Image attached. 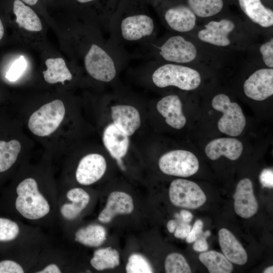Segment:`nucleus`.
Returning a JSON list of instances; mask_svg holds the SVG:
<instances>
[{"instance_id":"obj_35","label":"nucleus","mask_w":273,"mask_h":273,"mask_svg":"<svg viewBox=\"0 0 273 273\" xmlns=\"http://www.w3.org/2000/svg\"><path fill=\"white\" fill-rule=\"evenodd\" d=\"M203 223L200 219L197 220L187 237L186 242L188 243L194 242L202 233Z\"/></svg>"},{"instance_id":"obj_41","label":"nucleus","mask_w":273,"mask_h":273,"mask_svg":"<svg viewBox=\"0 0 273 273\" xmlns=\"http://www.w3.org/2000/svg\"><path fill=\"white\" fill-rule=\"evenodd\" d=\"M178 222V220L177 219L170 220L167 222V228L169 232L172 233L174 232Z\"/></svg>"},{"instance_id":"obj_14","label":"nucleus","mask_w":273,"mask_h":273,"mask_svg":"<svg viewBox=\"0 0 273 273\" xmlns=\"http://www.w3.org/2000/svg\"><path fill=\"white\" fill-rule=\"evenodd\" d=\"M113 123L128 136L132 135L141 126L138 110L128 105H116L111 107Z\"/></svg>"},{"instance_id":"obj_32","label":"nucleus","mask_w":273,"mask_h":273,"mask_svg":"<svg viewBox=\"0 0 273 273\" xmlns=\"http://www.w3.org/2000/svg\"><path fill=\"white\" fill-rule=\"evenodd\" d=\"M27 62L25 58L21 56L12 64L6 74V78L11 81L17 80L25 70Z\"/></svg>"},{"instance_id":"obj_34","label":"nucleus","mask_w":273,"mask_h":273,"mask_svg":"<svg viewBox=\"0 0 273 273\" xmlns=\"http://www.w3.org/2000/svg\"><path fill=\"white\" fill-rule=\"evenodd\" d=\"M22 266L17 262L10 260L0 262V273H23Z\"/></svg>"},{"instance_id":"obj_15","label":"nucleus","mask_w":273,"mask_h":273,"mask_svg":"<svg viewBox=\"0 0 273 273\" xmlns=\"http://www.w3.org/2000/svg\"><path fill=\"white\" fill-rule=\"evenodd\" d=\"M133 208V200L129 194L114 191L109 194L106 206L99 215L98 219L102 222L108 223L117 214L131 213Z\"/></svg>"},{"instance_id":"obj_27","label":"nucleus","mask_w":273,"mask_h":273,"mask_svg":"<svg viewBox=\"0 0 273 273\" xmlns=\"http://www.w3.org/2000/svg\"><path fill=\"white\" fill-rule=\"evenodd\" d=\"M21 149V144L17 140L8 142L0 141V172L7 170L13 165Z\"/></svg>"},{"instance_id":"obj_6","label":"nucleus","mask_w":273,"mask_h":273,"mask_svg":"<svg viewBox=\"0 0 273 273\" xmlns=\"http://www.w3.org/2000/svg\"><path fill=\"white\" fill-rule=\"evenodd\" d=\"M213 108L222 113L218 122V128L227 135H239L246 125V118L239 104L232 102L226 95L220 94L212 101Z\"/></svg>"},{"instance_id":"obj_8","label":"nucleus","mask_w":273,"mask_h":273,"mask_svg":"<svg viewBox=\"0 0 273 273\" xmlns=\"http://www.w3.org/2000/svg\"><path fill=\"white\" fill-rule=\"evenodd\" d=\"M169 197L174 205L193 209L202 206L206 201L205 194L196 183L182 178L171 182Z\"/></svg>"},{"instance_id":"obj_26","label":"nucleus","mask_w":273,"mask_h":273,"mask_svg":"<svg viewBox=\"0 0 273 273\" xmlns=\"http://www.w3.org/2000/svg\"><path fill=\"white\" fill-rule=\"evenodd\" d=\"M91 265L97 270L113 268L120 263V256L117 250L111 247L96 250L90 261Z\"/></svg>"},{"instance_id":"obj_3","label":"nucleus","mask_w":273,"mask_h":273,"mask_svg":"<svg viewBox=\"0 0 273 273\" xmlns=\"http://www.w3.org/2000/svg\"><path fill=\"white\" fill-rule=\"evenodd\" d=\"M142 66L152 84L158 88L174 86L184 90L197 88L201 81L199 73L184 65L149 60Z\"/></svg>"},{"instance_id":"obj_37","label":"nucleus","mask_w":273,"mask_h":273,"mask_svg":"<svg viewBox=\"0 0 273 273\" xmlns=\"http://www.w3.org/2000/svg\"><path fill=\"white\" fill-rule=\"evenodd\" d=\"M259 180L263 187L269 189L273 187V172L271 169H264L259 175Z\"/></svg>"},{"instance_id":"obj_42","label":"nucleus","mask_w":273,"mask_h":273,"mask_svg":"<svg viewBox=\"0 0 273 273\" xmlns=\"http://www.w3.org/2000/svg\"><path fill=\"white\" fill-rule=\"evenodd\" d=\"M4 32H5L3 22L1 19H0V41L3 37V36L4 35Z\"/></svg>"},{"instance_id":"obj_46","label":"nucleus","mask_w":273,"mask_h":273,"mask_svg":"<svg viewBox=\"0 0 273 273\" xmlns=\"http://www.w3.org/2000/svg\"><path fill=\"white\" fill-rule=\"evenodd\" d=\"M203 235L207 238V237L209 236L210 235V232L209 231H207L204 233H202Z\"/></svg>"},{"instance_id":"obj_21","label":"nucleus","mask_w":273,"mask_h":273,"mask_svg":"<svg viewBox=\"0 0 273 273\" xmlns=\"http://www.w3.org/2000/svg\"><path fill=\"white\" fill-rule=\"evenodd\" d=\"M13 13L19 27L27 31L38 32L42 29L41 21L35 12L20 0L13 3Z\"/></svg>"},{"instance_id":"obj_13","label":"nucleus","mask_w":273,"mask_h":273,"mask_svg":"<svg viewBox=\"0 0 273 273\" xmlns=\"http://www.w3.org/2000/svg\"><path fill=\"white\" fill-rule=\"evenodd\" d=\"M235 27L233 21L227 19L211 21L198 33L201 41L219 47H227L231 43L229 35Z\"/></svg>"},{"instance_id":"obj_12","label":"nucleus","mask_w":273,"mask_h":273,"mask_svg":"<svg viewBox=\"0 0 273 273\" xmlns=\"http://www.w3.org/2000/svg\"><path fill=\"white\" fill-rule=\"evenodd\" d=\"M233 198L235 212L241 217L248 218L257 212L258 204L249 178H245L239 181Z\"/></svg>"},{"instance_id":"obj_23","label":"nucleus","mask_w":273,"mask_h":273,"mask_svg":"<svg viewBox=\"0 0 273 273\" xmlns=\"http://www.w3.org/2000/svg\"><path fill=\"white\" fill-rule=\"evenodd\" d=\"M45 64L47 69L42 72V74L47 82L63 83L65 81L72 79V74L62 58H48L46 60Z\"/></svg>"},{"instance_id":"obj_18","label":"nucleus","mask_w":273,"mask_h":273,"mask_svg":"<svg viewBox=\"0 0 273 273\" xmlns=\"http://www.w3.org/2000/svg\"><path fill=\"white\" fill-rule=\"evenodd\" d=\"M103 142L112 157L120 160L126 154L129 148V138L113 123L105 128Z\"/></svg>"},{"instance_id":"obj_33","label":"nucleus","mask_w":273,"mask_h":273,"mask_svg":"<svg viewBox=\"0 0 273 273\" xmlns=\"http://www.w3.org/2000/svg\"><path fill=\"white\" fill-rule=\"evenodd\" d=\"M262 60L266 66L273 68V39L263 43L259 48Z\"/></svg>"},{"instance_id":"obj_28","label":"nucleus","mask_w":273,"mask_h":273,"mask_svg":"<svg viewBox=\"0 0 273 273\" xmlns=\"http://www.w3.org/2000/svg\"><path fill=\"white\" fill-rule=\"evenodd\" d=\"M187 2L195 15L201 18L215 15L223 7V0H187Z\"/></svg>"},{"instance_id":"obj_24","label":"nucleus","mask_w":273,"mask_h":273,"mask_svg":"<svg viewBox=\"0 0 273 273\" xmlns=\"http://www.w3.org/2000/svg\"><path fill=\"white\" fill-rule=\"evenodd\" d=\"M106 239L105 229L99 224H90L79 229L75 234V240L85 246H101Z\"/></svg>"},{"instance_id":"obj_31","label":"nucleus","mask_w":273,"mask_h":273,"mask_svg":"<svg viewBox=\"0 0 273 273\" xmlns=\"http://www.w3.org/2000/svg\"><path fill=\"white\" fill-rule=\"evenodd\" d=\"M19 231V226L16 222L0 217V241L7 242L15 239Z\"/></svg>"},{"instance_id":"obj_11","label":"nucleus","mask_w":273,"mask_h":273,"mask_svg":"<svg viewBox=\"0 0 273 273\" xmlns=\"http://www.w3.org/2000/svg\"><path fill=\"white\" fill-rule=\"evenodd\" d=\"M107 168L105 158L97 153L89 154L79 161L75 177L77 182L84 186L98 181L104 174Z\"/></svg>"},{"instance_id":"obj_25","label":"nucleus","mask_w":273,"mask_h":273,"mask_svg":"<svg viewBox=\"0 0 273 273\" xmlns=\"http://www.w3.org/2000/svg\"><path fill=\"white\" fill-rule=\"evenodd\" d=\"M199 259L210 273H230L233 269L231 262L223 254L216 251L201 253Z\"/></svg>"},{"instance_id":"obj_2","label":"nucleus","mask_w":273,"mask_h":273,"mask_svg":"<svg viewBox=\"0 0 273 273\" xmlns=\"http://www.w3.org/2000/svg\"><path fill=\"white\" fill-rule=\"evenodd\" d=\"M145 10L123 8L114 12L108 25L109 39L123 48L128 45L139 47L156 39V22Z\"/></svg>"},{"instance_id":"obj_16","label":"nucleus","mask_w":273,"mask_h":273,"mask_svg":"<svg viewBox=\"0 0 273 273\" xmlns=\"http://www.w3.org/2000/svg\"><path fill=\"white\" fill-rule=\"evenodd\" d=\"M158 112L165 118L166 123L179 129L186 123V118L182 110V103L176 95H169L161 99L157 103Z\"/></svg>"},{"instance_id":"obj_5","label":"nucleus","mask_w":273,"mask_h":273,"mask_svg":"<svg viewBox=\"0 0 273 273\" xmlns=\"http://www.w3.org/2000/svg\"><path fill=\"white\" fill-rule=\"evenodd\" d=\"M65 108L60 100L47 103L33 112L28 121V127L35 135H49L54 132L63 121Z\"/></svg>"},{"instance_id":"obj_7","label":"nucleus","mask_w":273,"mask_h":273,"mask_svg":"<svg viewBox=\"0 0 273 273\" xmlns=\"http://www.w3.org/2000/svg\"><path fill=\"white\" fill-rule=\"evenodd\" d=\"M160 170L164 173L179 177H189L198 170L199 161L192 152L175 150L162 155L158 162Z\"/></svg>"},{"instance_id":"obj_45","label":"nucleus","mask_w":273,"mask_h":273,"mask_svg":"<svg viewBox=\"0 0 273 273\" xmlns=\"http://www.w3.org/2000/svg\"><path fill=\"white\" fill-rule=\"evenodd\" d=\"M77 2L80 4H86L93 2L94 0H76Z\"/></svg>"},{"instance_id":"obj_29","label":"nucleus","mask_w":273,"mask_h":273,"mask_svg":"<svg viewBox=\"0 0 273 273\" xmlns=\"http://www.w3.org/2000/svg\"><path fill=\"white\" fill-rule=\"evenodd\" d=\"M166 273H190L191 270L185 257L178 253L168 254L165 260Z\"/></svg>"},{"instance_id":"obj_43","label":"nucleus","mask_w":273,"mask_h":273,"mask_svg":"<svg viewBox=\"0 0 273 273\" xmlns=\"http://www.w3.org/2000/svg\"><path fill=\"white\" fill-rule=\"evenodd\" d=\"M21 1L24 2L29 5L32 6L35 5L38 0H21Z\"/></svg>"},{"instance_id":"obj_39","label":"nucleus","mask_w":273,"mask_h":273,"mask_svg":"<svg viewBox=\"0 0 273 273\" xmlns=\"http://www.w3.org/2000/svg\"><path fill=\"white\" fill-rule=\"evenodd\" d=\"M61 270L59 267L54 263L48 265L42 269L39 270L37 273H60Z\"/></svg>"},{"instance_id":"obj_30","label":"nucleus","mask_w":273,"mask_h":273,"mask_svg":"<svg viewBox=\"0 0 273 273\" xmlns=\"http://www.w3.org/2000/svg\"><path fill=\"white\" fill-rule=\"evenodd\" d=\"M127 273H152L153 269L148 261L142 255L133 254L128 259L125 267Z\"/></svg>"},{"instance_id":"obj_1","label":"nucleus","mask_w":273,"mask_h":273,"mask_svg":"<svg viewBox=\"0 0 273 273\" xmlns=\"http://www.w3.org/2000/svg\"><path fill=\"white\" fill-rule=\"evenodd\" d=\"M82 27L79 32L77 53L84 68L94 80L113 82L119 71L128 61L125 49L109 38L105 39L98 27Z\"/></svg>"},{"instance_id":"obj_40","label":"nucleus","mask_w":273,"mask_h":273,"mask_svg":"<svg viewBox=\"0 0 273 273\" xmlns=\"http://www.w3.org/2000/svg\"><path fill=\"white\" fill-rule=\"evenodd\" d=\"M193 217V214L189 211L181 210L179 213V218L184 222L189 223Z\"/></svg>"},{"instance_id":"obj_9","label":"nucleus","mask_w":273,"mask_h":273,"mask_svg":"<svg viewBox=\"0 0 273 273\" xmlns=\"http://www.w3.org/2000/svg\"><path fill=\"white\" fill-rule=\"evenodd\" d=\"M165 25L171 30L183 34L192 31L196 25V16L184 5L171 6L161 13Z\"/></svg>"},{"instance_id":"obj_36","label":"nucleus","mask_w":273,"mask_h":273,"mask_svg":"<svg viewBox=\"0 0 273 273\" xmlns=\"http://www.w3.org/2000/svg\"><path fill=\"white\" fill-rule=\"evenodd\" d=\"M178 220V224L175 229L174 236L175 237L179 239H186L188 236L192 226L189 224L183 221L180 219Z\"/></svg>"},{"instance_id":"obj_10","label":"nucleus","mask_w":273,"mask_h":273,"mask_svg":"<svg viewBox=\"0 0 273 273\" xmlns=\"http://www.w3.org/2000/svg\"><path fill=\"white\" fill-rule=\"evenodd\" d=\"M247 97L256 101H263L273 95V69L262 68L253 72L243 85Z\"/></svg>"},{"instance_id":"obj_20","label":"nucleus","mask_w":273,"mask_h":273,"mask_svg":"<svg viewBox=\"0 0 273 273\" xmlns=\"http://www.w3.org/2000/svg\"><path fill=\"white\" fill-rule=\"evenodd\" d=\"M240 7L254 23L262 27L273 25V12L266 7L261 0H238Z\"/></svg>"},{"instance_id":"obj_22","label":"nucleus","mask_w":273,"mask_h":273,"mask_svg":"<svg viewBox=\"0 0 273 273\" xmlns=\"http://www.w3.org/2000/svg\"><path fill=\"white\" fill-rule=\"evenodd\" d=\"M71 203L64 204L61 207L62 216L67 220L75 219L87 206L89 201L88 194L82 189L75 188L70 190L66 194Z\"/></svg>"},{"instance_id":"obj_19","label":"nucleus","mask_w":273,"mask_h":273,"mask_svg":"<svg viewBox=\"0 0 273 273\" xmlns=\"http://www.w3.org/2000/svg\"><path fill=\"white\" fill-rule=\"evenodd\" d=\"M218 240L223 255L230 262L240 265L246 263L248 257L246 250L229 230L221 229Z\"/></svg>"},{"instance_id":"obj_17","label":"nucleus","mask_w":273,"mask_h":273,"mask_svg":"<svg viewBox=\"0 0 273 273\" xmlns=\"http://www.w3.org/2000/svg\"><path fill=\"white\" fill-rule=\"evenodd\" d=\"M243 145L238 140L231 138H221L213 140L206 146V155L210 160H215L221 156L232 160L238 159L242 154Z\"/></svg>"},{"instance_id":"obj_38","label":"nucleus","mask_w":273,"mask_h":273,"mask_svg":"<svg viewBox=\"0 0 273 273\" xmlns=\"http://www.w3.org/2000/svg\"><path fill=\"white\" fill-rule=\"evenodd\" d=\"M203 233V232H202ZM206 237L203 233L194 242L193 249L198 252H204L208 250V245Z\"/></svg>"},{"instance_id":"obj_44","label":"nucleus","mask_w":273,"mask_h":273,"mask_svg":"<svg viewBox=\"0 0 273 273\" xmlns=\"http://www.w3.org/2000/svg\"><path fill=\"white\" fill-rule=\"evenodd\" d=\"M264 273H272L273 272V266H270L266 268L263 271Z\"/></svg>"},{"instance_id":"obj_4","label":"nucleus","mask_w":273,"mask_h":273,"mask_svg":"<svg viewBox=\"0 0 273 273\" xmlns=\"http://www.w3.org/2000/svg\"><path fill=\"white\" fill-rule=\"evenodd\" d=\"M17 197L15 207L24 218L36 220L46 216L50 211V206L45 197L40 193L36 180L27 178L17 187Z\"/></svg>"}]
</instances>
